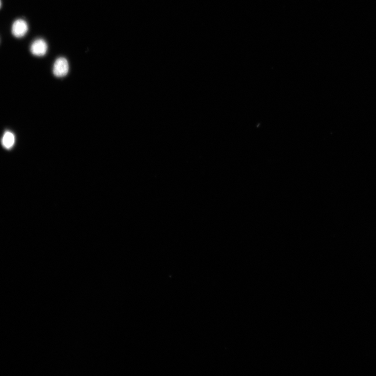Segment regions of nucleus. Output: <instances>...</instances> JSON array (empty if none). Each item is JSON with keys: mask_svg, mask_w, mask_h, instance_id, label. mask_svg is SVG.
Returning a JSON list of instances; mask_svg holds the SVG:
<instances>
[{"mask_svg": "<svg viewBox=\"0 0 376 376\" xmlns=\"http://www.w3.org/2000/svg\"><path fill=\"white\" fill-rule=\"evenodd\" d=\"M28 30V26L26 21L23 19H17L14 23L12 31L16 38H22L25 36Z\"/></svg>", "mask_w": 376, "mask_h": 376, "instance_id": "obj_3", "label": "nucleus"}, {"mask_svg": "<svg viewBox=\"0 0 376 376\" xmlns=\"http://www.w3.org/2000/svg\"><path fill=\"white\" fill-rule=\"evenodd\" d=\"M69 70V63L66 58L61 57L56 60L53 67V73L56 77L61 78L66 76Z\"/></svg>", "mask_w": 376, "mask_h": 376, "instance_id": "obj_1", "label": "nucleus"}, {"mask_svg": "<svg viewBox=\"0 0 376 376\" xmlns=\"http://www.w3.org/2000/svg\"><path fill=\"white\" fill-rule=\"evenodd\" d=\"M15 143V136L10 131H6L2 139V144L3 147L7 149H11Z\"/></svg>", "mask_w": 376, "mask_h": 376, "instance_id": "obj_4", "label": "nucleus"}, {"mask_svg": "<svg viewBox=\"0 0 376 376\" xmlns=\"http://www.w3.org/2000/svg\"><path fill=\"white\" fill-rule=\"evenodd\" d=\"M47 50V42L42 39H38L34 41L30 47V51L32 54L37 57L45 56Z\"/></svg>", "mask_w": 376, "mask_h": 376, "instance_id": "obj_2", "label": "nucleus"}, {"mask_svg": "<svg viewBox=\"0 0 376 376\" xmlns=\"http://www.w3.org/2000/svg\"><path fill=\"white\" fill-rule=\"evenodd\" d=\"M1 7V0H0V8Z\"/></svg>", "mask_w": 376, "mask_h": 376, "instance_id": "obj_5", "label": "nucleus"}]
</instances>
